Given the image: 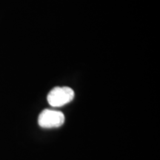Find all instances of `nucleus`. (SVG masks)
Returning a JSON list of instances; mask_svg holds the SVG:
<instances>
[{
    "label": "nucleus",
    "mask_w": 160,
    "mask_h": 160,
    "mask_svg": "<svg viewBox=\"0 0 160 160\" xmlns=\"http://www.w3.org/2000/svg\"><path fill=\"white\" fill-rule=\"evenodd\" d=\"M74 98V91L68 87H56L49 92L48 102L52 107H62Z\"/></svg>",
    "instance_id": "nucleus-1"
},
{
    "label": "nucleus",
    "mask_w": 160,
    "mask_h": 160,
    "mask_svg": "<svg viewBox=\"0 0 160 160\" xmlns=\"http://www.w3.org/2000/svg\"><path fill=\"white\" fill-rule=\"evenodd\" d=\"M65 122V115L62 112L54 110L45 109L38 117V124L43 128H59Z\"/></svg>",
    "instance_id": "nucleus-2"
}]
</instances>
